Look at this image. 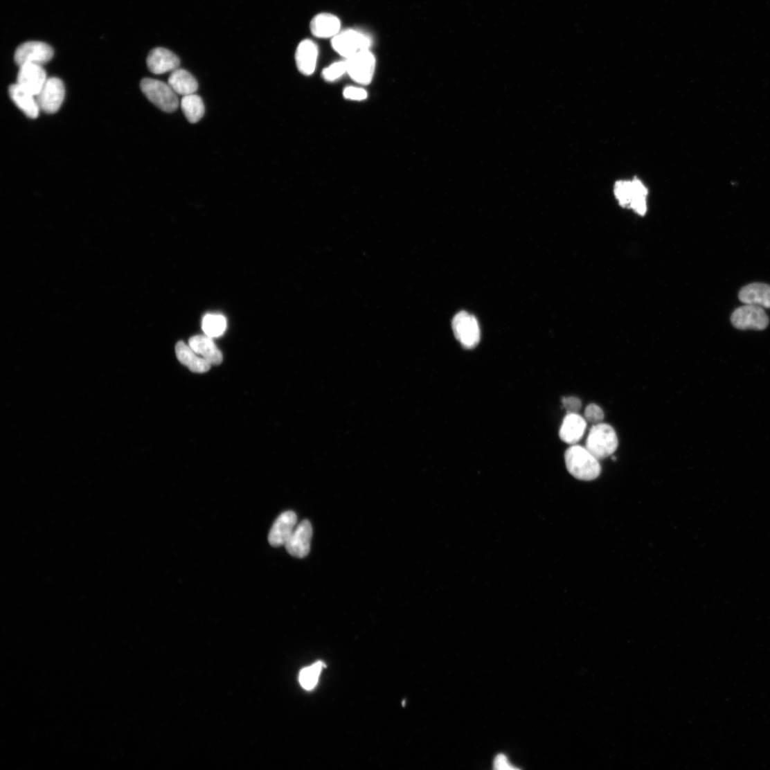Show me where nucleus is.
Instances as JSON below:
<instances>
[{"instance_id": "obj_16", "label": "nucleus", "mask_w": 770, "mask_h": 770, "mask_svg": "<svg viewBox=\"0 0 770 770\" xmlns=\"http://www.w3.org/2000/svg\"><path fill=\"white\" fill-rule=\"evenodd\" d=\"M310 28L312 35L317 38L332 39L341 31V21L334 15L320 13L312 19Z\"/></svg>"}, {"instance_id": "obj_25", "label": "nucleus", "mask_w": 770, "mask_h": 770, "mask_svg": "<svg viewBox=\"0 0 770 770\" xmlns=\"http://www.w3.org/2000/svg\"><path fill=\"white\" fill-rule=\"evenodd\" d=\"M322 668V663L319 662L303 669L299 677L302 687L308 690L314 689L319 682Z\"/></svg>"}, {"instance_id": "obj_19", "label": "nucleus", "mask_w": 770, "mask_h": 770, "mask_svg": "<svg viewBox=\"0 0 770 770\" xmlns=\"http://www.w3.org/2000/svg\"><path fill=\"white\" fill-rule=\"evenodd\" d=\"M188 345L199 355L206 359L211 365H220L222 363V352L215 346L213 339L206 334L192 336L189 339Z\"/></svg>"}, {"instance_id": "obj_4", "label": "nucleus", "mask_w": 770, "mask_h": 770, "mask_svg": "<svg viewBox=\"0 0 770 770\" xmlns=\"http://www.w3.org/2000/svg\"><path fill=\"white\" fill-rule=\"evenodd\" d=\"M615 195L621 206L632 208L641 215L645 214L647 191L638 179L617 182L615 186Z\"/></svg>"}, {"instance_id": "obj_6", "label": "nucleus", "mask_w": 770, "mask_h": 770, "mask_svg": "<svg viewBox=\"0 0 770 770\" xmlns=\"http://www.w3.org/2000/svg\"><path fill=\"white\" fill-rule=\"evenodd\" d=\"M346 60L347 73L354 82L364 86L372 82L376 58L370 50L361 51Z\"/></svg>"}, {"instance_id": "obj_30", "label": "nucleus", "mask_w": 770, "mask_h": 770, "mask_svg": "<svg viewBox=\"0 0 770 770\" xmlns=\"http://www.w3.org/2000/svg\"><path fill=\"white\" fill-rule=\"evenodd\" d=\"M494 767L498 770H517L518 768L512 765L510 763L506 755L503 754L498 755L494 762Z\"/></svg>"}, {"instance_id": "obj_24", "label": "nucleus", "mask_w": 770, "mask_h": 770, "mask_svg": "<svg viewBox=\"0 0 770 770\" xmlns=\"http://www.w3.org/2000/svg\"><path fill=\"white\" fill-rule=\"evenodd\" d=\"M226 327V320L222 315L208 314L203 319V330L211 339L220 338L224 334Z\"/></svg>"}, {"instance_id": "obj_22", "label": "nucleus", "mask_w": 770, "mask_h": 770, "mask_svg": "<svg viewBox=\"0 0 770 770\" xmlns=\"http://www.w3.org/2000/svg\"><path fill=\"white\" fill-rule=\"evenodd\" d=\"M168 84L176 92L183 96L195 93L198 90L199 84L194 76L183 69H177L172 71L168 78Z\"/></svg>"}, {"instance_id": "obj_11", "label": "nucleus", "mask_w": 770, "mask_h": 770, "mask_svg": "<svg viewBox=\"0 0 770 770\" xmlns=\"http://www.w3.org/2000/svg\"><path fill=\"white\" fill-rule=\"evenodd\" d=\"M312 536L311 523L308 520L301 521L285 545L289 555L299 559L307 557L310 550Z\"/></svg>"}, {"instance_id": "obj_23", "label": "nucleus", "mask_w": 770, "mask_h": 770, "mask_svg": "<svg viewBox=\"0 0 770 770\" xmlns=\"http://www.w3.org/2000/svg\"><path fill=\"white\" fill-rule=\"evenodd\" d=\"M181 109L191 124L200 121L205 113V107L201 96L192 93L183 96L181 102Z\"/></svg>"}, {"instance_id": "obj_26", "label": "nucleus", "mask_w": 770, "mask_h": 770, "mask_svg": "<svg viewBox=\"0 0 770 770\" xmlns=\"http://www.w3.org/2000/svg\"><path fill=\"white\" fill-rule=\"evenodd\" d=\"M347 73L346 60L336 62L323 71V78L327 82H334Z\"/></svg>"}, {"instance_id": "obj_20", "label": "nucleus", "mask_w": 770, "mask_h": 770, "mask_svg": "<svg viewBox=\"0 0 770 770\" xmlns=\"http://www.w3.org/2000/svg\"><path fill=\"white\" fill-rule=\"evenodd\" d=\"M740 301L746 305L770 308V285L754 283L743 287L739 293Z\"/></svg>"}, {"instance_id": "obj_15", "label": "nucleus", "mask_w": 770, "mask_h": 770, "mask_svg": "<svg viewBox=\"0 0 770 770\" xmlns=\"http://www.w3.org/2000/svg\"><path fill=\"white\" fill-rule=\"evenodd\" d=\"M147 66L152 73L163 75L179 68L180 60L170 51L157 47L152 50L147 60Z\"/></svg>"}, {"instance_id": "obj_28", "label": "nucleus", "mask_w": 770, "mask_h": 770, "mask_svg": "<svg viewBox=\"0 0 770 770\" xmlns=\"http://www.w3.org/2000/svg\"><path fill=\"white\" fill-rule=\"evenodd\" d=\"M344 98L354 101H363L367 99L368 93L363 88L348 87L343 91Z\"/></svg>"}, {"instance_id": "obj_21", "label": "nucleus", "mask_w": 770, "mask_h": 770, "mask_svg": "<svg viewBox=\"0 0 770 770\" xmlns=\"http://www.w3.org/2000/svg\"><path fill=\"white\" fill-rule=\"evenodd\" d=\"M176 353L179 362L192 373H205L211 368V365L208 361L184 342L180 341L177 344Z\"/></svg>"}, {"instance_id": "obj_7", "label": "nucleus", "mask_w": 770, "mask_h": 770, "mask_svg": "<svg viewBox=\"0 0 770 770\" xmlns=\"http://www.w3.org/2000/svg\"><path fill=\"white\" fill-rule=\"evenodd\" d=\"M452 329L455 338L466 349L474 348L480 341V328L476 318L462 311L453 319Z\"/></svg>"}, {"instance_id": "obj_13", "label": "nucleus", "mask_w": 770, "mask_h": 770, "mask_svg": "<svg viewBox=\"0 0 770 770\" xmlns=\"http://www.w3.org/2000/svg\"><path fill=\"white\" fill-rule=\"evenodd\" d=\"M297 516L292 511L282 513L274 522L269 535V541L274 547L285 546L297 526Z\"/></svg>"}, {"instance_id": "obj_17", "label": "nucleus", "mask_w": 770, "mask_h": 770, "mask_svg": "<svg viewBox=\"0 0 770 770\" xmlns=\"http://www.w3.org/2000/svg\"><path fill=\"white\" fill-rule=\"evenodd\" d=\"M587 426V420L583 417L577 413H568L559 431L561 440L567 444L575 445L584 437Z\"/></svg>"}, {"instance_id": "obj_9", "label": "nucleus", "mask_w": 770, "mask_h": 770, "mask_svg": "<svg viewBox=\"0 0 770 770\" xmlns=\"http://www.w3.org/2000/svg\"><path fill=\"white\" fill-rule=\"evenodd\" d=\"M731 322L739 330H762L768 326L769 318L763 307L744 304L733 312Z\"/></svg>"}, {"instance_id": "obj_12", "label": "nucleus", "mask_w": 770, "mask_h": 770, "mask_svg": "<svg viewBox=\"0 0 770 770\" xmlns=\"http://www.w3.org/2000/svg\"><path fill=\"white\" fill-rule=\"evenodd\" d=\"M42 65L26 64L19 66L17 84L37 96L47 80Z\"/></svg>"}, {"instance_id": "obj_27", "label": "nucleus", "mask_w": 770, "mask_h": 770, "mask_svg": "<svg viewBox=\"0 0 770 770\" xmlns=\"http://www.w3.org/2000/svg\"><path fill=\"white\" fill-rule=\"evenodd\" d=\"M585 418L588 422L596 424L603 421L605 413L599 406L591 404L586 408Z\"/></svg>"}, {"instance_id": "obj_10", "label": "nucleus", "mask_w": 770, "mask_h": 770, "mask_svg": "<svg viewBox=\"0 0 770 770\" xmlns=\"http://www.w3.org/2000/svg\"><path fill=\"white\" fill-rule=\"evenodd\" d=\"M64 98V84L57 78H48L39 93L36 96L40 110L50 114L59 111Z\"/></svg>"}, {"instance_id": "obj_8", "label": "nucleus", "mask_w": 770, "mask_h": 770, "mask_svg": "<svg viewBox=\"0 0 770 770\" xmlns=\"http://www.w3.org/2000/svg\"><path fill=\"white\" fill-rule=\"evenodd\" d=\"M54 55L53 48L50 44L42 42L30 41L23 43L17 47L14 60L19 66L26 64L43 65L51 61Z\"/></svg>"}, {"instance_id": "obj_29", "label": "nucleus", "mask_w": 770, "mask_h": 770, "mask_svg": "<svg viewBox=\"0 0 770 770\" xmlns=\"http://www.w3.org/2000/svg\"><path fill=\"white\" fill-rule=\"evenodd\" d=\"M562 404L568 413H577L581 410L582 405L581 400L575 397H564Z\"/></svg>"}, {"instance_id": "obj_1", "label": "nucleus", "mask_w": 770, "mask_h": 770, "mask_svg": "<svg viewBox=\"0 0 770 770\" xmlns=\"http://www.w3.org/2000/svg\"><path fill=\"white\" fill-rule=\"evenodd\" d=\"M565 462L568 472L577 479L591 481L601 472L599 460L586 447L573 445L568 448Z\"/></svg>"}, {"instance_id": "obj_5", "label": "nucleus", "mask_w": 770, "mask_h": 770, "mask_svg": "<svg viewBox=\"0 0 770 770\" xmlns=\"http://www.w3.org/2000/svg\"><path fill=\"white\" fill-rule=\"evenodd\" d=\"M372 44L370 36L354 29L341 31L331 39L332 49L345 60L361 51L370 50Z\"/></svg>"}, {"instance_id": "obj_14", "label": "nucleus", "mask_w": 770, "mask_h": 770, "mask_svg": "<svg viewBox=\"0 0 770 770\" xmlns=\"http://www.w3.org/2000/svg\"><path fill=\"white\" fill-rule=\"evenodd\" d=\"M319 55V46L315 42L306 39L300 42L295 58L298 69L301 74L310 76L314 73Z\"/></svg>"}, {"instance_id": "obj_2", "label": "nucleus", "mask_w": 770, "mask_h": 770, "mask_svg": "<svg viewBox=\"0 0 770 770\" xmlns=\"http://www.w3.org/2000/svg\"><path fill=\"white\" fill-rule=\"evenodd\" d=\"M618 440L614 429L609 424L599 423L590 430L586 448L598 460L607 458L617 449Z\"/></svg>"}, {"instance_id": "obj_3", "label": "nucleus", "mask_w": 770, "mask_h": 770, "mask_svg": "<svg viewBox=\"0 0 770 770\" xmlns=\"http://www.w3.org/2000/svg\"><path fill=\"white\" fill-rule=\"evenodd\" d=\"M142 93L156 107L163 111L172 113L179 105L177 94L165 83L154 79H143L140 83Z\"/></svg>"}, {"instance_id": "obj_18", "label": "nucleus", "mask_w": 770, "mask_h": 770, "mask_svg": "<svg viewBox=\"0 0 770 770\" xmlns=\"http://www.w3.org/2000/svg\"><path fill=\"white\" fill-rule=\"evenodd\" d=\"M8 92L12 101L24 114L33 119L38 117L40 109L36 96L17 84L10 85Z\"/></svg>"}]
</instances>
